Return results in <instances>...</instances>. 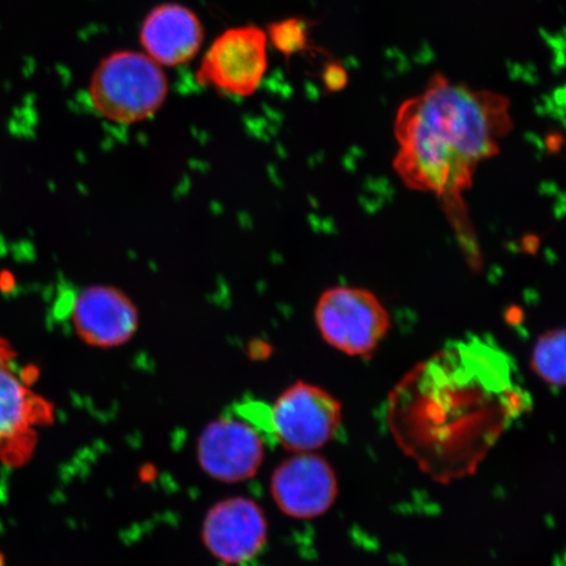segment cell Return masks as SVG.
Listing matches in <instances>:
<instances>
[{
	"instance_id": "cell-1",
	"label": "cell",
	"mask_w": 566,
	"mask_h": 566,
	"mask_svg": "<svg viewBox=\"0 0 566 566\" xmlns=\"http://www.w3.org/2000/svg\"><path fill=\"white\" fill-rule=\"evenodd\" d=\"M514 373L504 353L478 338L448 346L392 392L396 442L438 483L471 475L527 409Z\"/></svg>"
},
{
	"instance_id": "cell-2",
	"label": "cell",
	"mask_w": 566,
	"mask_h": 566,
	"mask_svg": "<svg viewBox=\"0 0 566 566\" xmlns=\"http://www.w3.org/2000/svg\"><path fill=\"white\" fill-rule=\"evenodd\" d=\"M513 126L506 96L436 74L396 115L395 171L409 189L454 205L472 187L481 163L500 153Z\"/></svg>"
},
{
	"instance_id": "cell-3",
	"label": "cell",
	"mask_w": 566,
	"mask_h": 566,
	"mask_svg": "<svg viewBox=\"0 0 566 566\" xmlns=\"http://www.w3.org/2000/svg\"><path fill=\"white\" fill-rule=\"evenodd\" d=\"M168 81L150 56L137 52L113 53L101 62L90 83L95 109L111 122H145L165 104Z\"/></svg>"
},
{
	"instance_id": "cell-4",
	"label": "cell",
	"mask_w": 566,
	"mask_h": 566,
	"mask_svg": "<svg viewBox=\"0 0 566 566\" xmlns=\"http://www.w3.org/2000/svg\"><path fill=\"white\" fill-rule=\"evenodd\" d=\"M315 322L325 343L350 357L370 356L391 329V314L369 289L335 286L321 295Z\"/></svg>"
},
{
	"instance_id": "cell-5",
	"label": "cell",
	"mask_w": 566,
	"mask_h": 566,
	"mask_svg": "<svg viewBox=\"0 0 566 566\" xmlns=\"http://www.w3.org/2000/svg\"><path fill=\"white\" fill-rule=\"evenodd\" d=\"M274 441L283 449L313 452L334 440L343 423V406L322 387L296 381L271 407Z\"/></svg>"
},
{
	"instance_id": "cell-6",
	"label": "cell",
	"mask_w": 566,
	"mask_h": 566,
	"mask_svg": "<svg viewBox=\"0 0 566 566\" xmlns=\"http://www.w3.org/2000/svg\"><path fill=\"white\" fill-rule=\"evenodd\" d=\"M268 69V35L259 27L231 28L212 42L197 81L223 94L251 96Z\"/></svg>"
},
{
	"instance_id": "cell-7",
	"label": "cell",
	"mask_w": 566,
	"mask_h": 566,
	"mask_svg": "<svg viewBox=\"0 0 566 566\" xmlns=\"http://www.w3.org/2000/svg\"><path fill=\"white\" fill-rule=\"evenodd\" d=\"M51 420V406L15 370V354L0 338V459L10 465L27 462L35 442L34 428Z\"/></svg>"
},
{
	"instance_id": "cell-8",
	"label": "cell",
	"mask_w": 566,
	"mask_h": 566,
	"mask_svg": "<svg viewBox=\"0 0 566 566\" xmlns=\"http://www.w3.org/2000/svg\"><path fill=\"white\" fill-rule=\"evenodd\" d=\"M265 440L256 428L233 413L208 424L198 440L197 455L205 473L222 483H242L263 464Z\"/></svg>"
},
{
	"instance_id": "cell-9",
	"label": "cell",
	"mask_w": 566,
	"mask_h": 566,
	"mask_svg": "<svg viewBox=\"0 0 566 566\" xmlns=\"http://www.w3.org/2000/svg\"><path fill=\"white\" fill-rule=\"evenodd\" d=\"M271 488L280 511L296 520L327 513L338 492L334 469L314 452H298L283 460L273 473Z\"/></svg>"
},
{
	"instance_id": "cell-10",
	"label": "cell",
	"mask_w": 566,
	"mask_h": 566,
	"mask_svg": "<svg viewBox=\"0 0 566 566\" xmlns=\"http://www.w3.org/2000/svg\"><path fill=\"white\" fill-rule=\"evenodd\" d=\"M268 522L263 509L245 497L218 502L203 521L202 541L217 560L239 565L264 548Z\"/></svg>"
},
{
	"instance_id": "cell-11",
	"label": "cell",
	"mask_w": 566,
	"mask_h": 566,
	"mask_svg": "<svg viewBox=\"0 0 566 566\" xmlns=\"http://www.w3.org/2000/svg\"><path fill=\"white\" fill-rule=\"evenodd\" d=\"M71 322L84 343L98 348H115L136 334L138 311L119 290L91 286L74 296Z\"/></svg>"
},
{
	"instance_id": "cell-12",
	"label": "cell",
	"mask_w": 566,
	"mask_h": 566,
	"mask_svg": "<svg viewBox=\"0 0 566 566\" xmlns=\"http://www.w3.org/2000/svg\"><path fill=\"white\" fill-rule=\"evenodd\" d=\"M205 39L201 20L181 4L155 7L142 24L140 42L160 65L180 66L192 61Z\"/></svg>"
},
{
	"instance_id": "cell-13",
	"label": "cell",
	"mask_w": 566,
	"mask_h": 566,
	"mask_svg": "<svg viewBox=\"0 0 566 566\" xmlns=\"http://www.w3.org/2000/svg\"><path fill=\"white\" fill-rule=\"evenodd\" d=\"M566 334L554 328L537 337L531 353V370L552 388H563L566 371Z\"/></svg>"
},
{
	"instance_id": "cell-14",
	"label": "cell",
	"mask_w": 566,
	"mask_h": 566,
	"mask_svg": "<svg viewBox=\"0 0 566 566\" xmlns=\"http://www.w3.org/2000/svg\"><path fill=\"white\" fill-rule=\"evenodd\" d=\"M310 27L308 21L298 18L275 21L268 28L269 39L283 55L302 53L308 48Z\"/></svg>"
},
{
	"instance_id": "cell-15",
	"label": "cell",
	"mask_w": 566,
	"mask_h": 566,
	"mask_svg": "<svg viewBox=\"0 0 566 566\" xmlns=\"http://www.w3.org/2000/svg\"><path fill=\"white\" fill-rule=\"evenodd\" d=\"M323 81L331 92L342 91L348 84V73L342 63H329L324 70Z\"/></svg>"
},
{
	"instance_id": "cell-16",
	"label": "cell",
	"mask_w": 566,
	"mask_h": 566,
	"mask_svg": "<svg viewBox=\"0 0 566 566\" xmlns=\"http://www.w3.org/2000/svg\"><path fill=\"white\" fill-rule=\"evenodd\" d=\"M0 566H6V560L2 552H0Z\"/></svg>"
}]
</instances>
